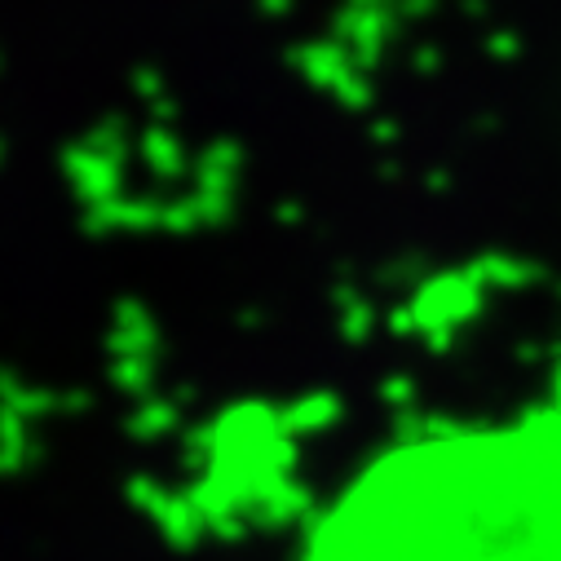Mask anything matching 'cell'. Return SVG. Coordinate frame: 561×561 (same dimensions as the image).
I'll return each instance as SVG.
<instances>
[{
    "mask_svg": "<svg viewBox=\"0 0 561 561\" xmlns=\"http://www.w3.org/2000/svg\"><path fill=\"white\" fill-rule=\"evenodd\" d=\"M522 438H526V447L539 456V465H543L552 491L561 495V376H557V393H552L548 415L539 420V425H530Z\"/></svg>",
    "mask_w": 561,
    "mask_h": 561,
    "instance_id": "cell-1",
    "label": "cell"
}]
</instances>
